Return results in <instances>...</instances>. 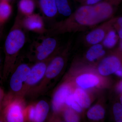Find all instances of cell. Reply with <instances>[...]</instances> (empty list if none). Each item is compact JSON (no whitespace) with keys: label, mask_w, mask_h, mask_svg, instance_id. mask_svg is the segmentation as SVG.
<instances>
[{"label":"cell","mask_w":122,"mask_h":122,"mask_svg":"<svg viewBox=\"0 0 122 122\" xmlns=\"http://www.w3.org/2000/svg\"><path fill=\"white\" fill-rule=\"evenodd\" d=\"M75 101L82 108H87L91 104L89 97L83 90L77 89L74 94Z\"/></svg>","instance_id":"d6986e66"},{"label":"cell","mask_w":122,"mask_h":122,"mask_svg":"<svg viewBox=\"0 0 122 122\" xmlns=\"http://www.w3.org/2000/svg\"><path fill=\"white\" fill-rule=\"evenodd\" d=\"M75 102L73 94H71L66 98L65 103L68 106H71L72 103Z\"/></svg>","instance_id":"484cf974"},{"label":"cell","mask_w":122,"mask_h":122,"mask_svg":"<svg viewBox=\"0 0 122 122\" xmlns=\"http://www.w3.org/2000/svg\"><path fill=\"white\" fill-rule=\"evenodd\" d=\"M49 111L48 103L41 100L35 105L30 107L29 109L28 117L30 121L42 122L46 118Z\"/></svg>","instance_id":"30bf717a"},{"label":"cell","mask_w":122,"mask_h":122,"mask_svg":"<svg viewBox=\"0 0 122 122\" xmlns=\"http://www.w3.org/2000/svg\"><path fill=\"white\" fill-rule=\"evenodd\" d=\"M30 69L26 63L16 62L10 75V92L7 99H10L8 101L19 99L23 85L30 73Z\"/></svg>","instance_id":"3957f363"},{"label":"cell","mask_w":122,"mask_h":122,"mask_svg":"<svg viewBox=\"0 0 122 122\" xmlns=\"http://www.w3.org/2000/svg\"><path fill=\"white\" fill-rule=\"evenodd\" d=\"M3 117L2 114V109H0V121H3Z\"/></svg>","instance_id":"1f68e13d"},{"label":"cell","mask_w":122,"mask_h":122,"mask_svg":"<svg viewBox=\"0 0 122 122\" xmlns=\"http://www.w3.org/2000/svg\"><path fill=\"white\" fill-rule=\"evenodd\" d=\"M21 99L9 101L8 104L2 113L4 121L8 122H22L25 120Z\"/></svg>","instance_id":"52a82bcc"},{"label":"cell","mask_w":122,"mask_h":122,"mask_svg":"<svg viewBox=\"0 0 122 122\" xmlns=\"http://www.w3.org/2000/svg\"><path fill=\"white\" fill-rule=\"evenodd\" d=\"M102 0H77L82 5H92L96 4Z\"/></svg>","instance_id":"d4e9b609"},{"label":"cell","mask_w":122,"mask_h":122,"mask_svg":"<svg viewBox=\"0 0 122 122\" xmlns=\"http://www.w3.org/2000/svg\"><path fill=\"white\" fill-rule=\"evenodd\" d=\"M23 17L18 14L5 41V59L2 79L7 81L17 61L18 56L26 41V35L22 25Z\"/></svg>","instance_id":"7a4b0ae2"},{"label":"cell","mask_w":122,"mask_h":122,"mask_svg":"<svg viewBox=\"0 0 122 122\" xmlns=\"http://www.w3.org/2000/svg\"><path fill=\"white\" fill-rule=\"evenodd\" d=\"M2 33V26H0V40L1 38Z\"/></svg>","instance_id":"d6a6232c"},{"label":"cell","mask_w":122,"mask_h":122,"mask_svg":"<svg viewBox=\"0 0 122 122\" xmlns=\"http://www.w3.org/2000/svg\"><path fill=\"white\" fill-rule=\"evenodd\" d=\"M122 81L120 82V83L119 84L118 86V90L120 92H122Z\"/></svg>","instance_id":"4dcf8cb0"},{"label":"cell","mask_w":122,"mask_h":122,"mask_svg":"<svg viewBox=\"0 0 122 122\" xmlns=\"http://www.w3.org/2000/svg\"><path fill=\"white\" fill-rule=\"evenodd\" d=\"M51 58V56L44 61L36 62L30 69V73L23 85L19 99H23L40 82L44 77L47 68V62Z\"/></svg>","instance_id":"5b68a950"},{"label":"cell","mask_w":122,"mask_h":122,"mask_svg":"<svg viewBox=\"0 0 122 122\" xmlns=\"http://www.w3.org/2000/svg\"><path fill=\"white\" fill-rule=\"evenodd\" d=\"M119 39L117 31L114 28L110 30L102 41L103 45L106 48H113L117 43Z\"/></svg>","instance_id":"ffe728a7"},{"label":"cell","mask_w":122,"mask_h":122,"mask_svg":"<svg viewBox=\"0 0 122 122\" xmlns=\"http://www.w3.org/2000/svg\"><path fill=\"white\" fill-rule=\"evenodd\" d=\"M21 23L25 30L41 35L46 33L47 31L43 18L37 14L33 13L31 15L22 17Z\"/></svg>","instance_id":"9c48e42d"},{"label":"cell","mask_w":122,"mask_h":122,"mask_svg":"<svg viewBox=\"0 0 122 122\" xmlns=\"http://www.w3.org/2000/svg\"><path fill=\"white\" fill-rule=\"evenodd\" d=\"M1 62H2V59H1V56L0 55V65L1 64Z\"/></svg>","instance_id":"836d02e7"},{"label":"cell","mask_w":122,"mask_h":122,"mask_svg":"<svg viewBox=\"0 0 122 122\" xmlns=\"http://www.w3.org/2000/svg\"><path fill=\"white\" fill-rule=\"evenodd\" d=\"M117 18H111L89 32L85 37L86 41L91 45L99 44L102 41L109 30L114 28Z\"/></svg>","instance_id":"8992f818"},{"label":"cell","mask_w":122,"mask_h":122,"mask_svg":"<svg viewBox=\"0 0 122 122\" xmlns=\"http://www.w3.org/2000/svg\"><path fill=\"white\" fill-rule=\"evenodd\" d=\"M76 83L82 88H90L98 84L99 80L97 77L91 74H84L78 76L76 79Z\"/></svg>","instance_id":"9a60e30c"},{"label":"cell","mask_w":122,"mask_h":122,"mask_svg":"<svg viewBox=\"0 0 122 122\" xmlns=\"http://www.w3.org/2000/svg\"><path fill=\"white\" fill-rule=\"evenodd\" d=\"M116 24L120 28H122V17L117 18V20L115 22Z\"/></svg>","instance_id":"f1b7e54d"},{"label":"cell","mask_w":122,"mask_h":122,"mask_svg":"<svg viewBox=\"0 0 122 122\" xmlns=\"http://www.w3.org/2000/svg\"><path fill=\"white\" fill-rule=\"evenodd\" d=\"M113 111L115 118L116 122H122V105L119 103H116L114 105Z\"/></svg>","instance_id":"603a6c76"},{"label":"cell","mask_w":122,"mask_h":122,"mask_svg":"<svg viewBox=\"0 0 122 122\" xmlns=\"http://www.w3.org/2000/svg\"><path fill=\"white\" fill-rule=\"evenodd\" d=\"M65 61L62 56H58L53 58L47 66L42 79H51L56 77L61 73Z\"/></svg>","instance_id":"7c38bea8"},{"label":"cell","mask_w":122,"mask_h":122,"mask_svg":"<svg viewBox=\"0 0 122 122\" xmlns=\"http://www.w3.org/2000/svg\"><path fill=\"white\" fill-rule=\"evenodd\" d=\"M122 0H105L94 5L95 9L102 22L113 17Z\"/></svg>","instance_id":"ba28073f"},{"label":"cell","mask_w":122,"mask_h":122,"mask_svg":"<svg viewBox=\"0 0 122 122\" xmlns=\"http://www.w3.org/2000/svg\"><path fill=\"white\" fill-rule=\"evenodd\" d=\"M4 97V92L0 88V109H2V103Z\"/></svg>","instance_id":"83f0119b"},{"label":"cell","mask_w":122,"mask_h":122,"mask_svg":"<svg viewBox=\"0 0 122 122\" xmlns=\"http://www.w3.org/2000/svg\"><path fill=\"white\" fill-rule=\"evenodd\" d=\"M64 116L65 119L67 122H77L79 120L77 115L71 110H66Z\"/></svg>","instance_id":"cb8c5ba5"},{"label":"cell","mask_w":122,"mask_h":122,"mask_svg":"<svg viewBox=\"0 0 122 122\" xmlns=\"http://www.w3.org/2000/svg\"><path fill=\"white\" fill-rule=\"evenodd\" d=\"M35 8L34 0H20L18 4V10L23 16L31 15L34 13Z\"/></svg>","instance_id":"ac0fdd59"},{"label":"cell","mask_w":122,"mask_h":122,"mask_svg":"<svg viewBox=\"0 0 122 122\" xmlns=\"http://www.w3.org/2000/svg\"><path fill=\"white\" fill-rule=\"evenodd\" d=\"M70 106L72 107V108L74 109L75 110L78 112H81L82 111L81 107L80 106L76 101L73 103Z\"/></svg>","instance_id":"4316f807"},{"label":"cell","mask_w":122,"mask_h":122,"mask_svg":"<svg viewBox=\"0 0 122 122\" xmlns=\"http://www.w3.org/2000/svg\"><path fill=\"white\" fill-rule=\"evenodd\" d=\"M12 8L7 0H0V26H2L12 14Z\"/></svg>","instance_id":"e0dca14e"},{"label":"cell","mask_w":122,"mask_h":122,"mask_svg":"<svg viewBox=\"0 0 122 122\" xmlns=\"http://www.w3.org/2000/svg\"><path fill=\"white\" fill-rule=\"evenodd\" d=\"M102 22L93 5H82L66 19L53 25L46 34L47 36H53L83 31Z\"/></svg>","instance_id":"6da1fadb"},{"label":"cell","mask_w":122,"mask_h":122,"mask_svg":"<svg viewBox=\"0 0 122 122\" xmlns=\"http://www.w3.org/2000/svg\"><path fill=\"white\" fill-rule=\"evenodd\" d=\"M57 45V39L53 36L41 38L32 44L29 59L35 63L45 60L52 55Z\"/></svg>","instance_id":"277c9868"},{"label":"cell","mask_w":122,"mask_h":122,"mask_svg":"<svg viewBox=\"0 0 122 122\" xmlns=\"http://www.w3.org/2000/svg\"><path fill=\"white\" fill-rule=\"evenodd\" d=\"M106 52L102 44H95L89 49L86 54V57L90 61H93L104 56Z\"/></svg>","instance_id":"2e32d148"},{"label":"cell","mask_w":122,"mask_h":122,"mask_svg":"<svg viewBox=\"0 0 122 122\" xmlns=\"http://www.w3.org/2000/svg\"><path fill=\"white\" fill-rule=\"evenodd\" d=\"M121 62L118 57L111 55L103 59L99 65V73L103 76H107L115 73L121 68Z\"/></svg>","instance_id":"8fae6325"},{"label":"cell","mask_w":122,"mask_h":122,"mask_svg":"<svg viewBox=\"0 0 122 122\" xmlns=\"http://www.w3.org/2000/svg\"><path fill=\"white\" fill-rule=\"evenodd\" d=\"M38 4L41 12L46 17L52 18L57 14L55 0H39Z\"/></svg>","instance_id":"5bb4252c"},{"label":"cell","mask_w":122,"mask_h":122,"mask_svg":"<svg viewBox=\"0 0 122 122\" xmlns=\"http://www.w3.org/2000/svg\"><path fill=\"white\" fill-rule=\"evenodd\" d=\"M105 110L100 105H97L92 107L87 112V117L93 120H99L105 117Z\"/></svg>","instance_id":"44dd1931"},{"label":"cell","mask_w":122,"mask_h":122,"mask_svg":"<svg viewBox=\"0 0 122 122\" xmlns=\"http://www.w3.org/2000/svg\"><path fill=\"white\" fill-rule=\"evenodd\" d=\"M70 92V89L66 86H63L56 91L53 98L52 107L55 112H57L65 102L66 98Z\"/></svg>","instance_id":"4fadbf2b"},{"label":"cell","mask_w":122,"mask_h":122,"mask_svg":"<svg viewBox=\"0 0 122 122\" xmlns=\"http://www.w3.org/2000/svg\"><path fill=\"white\" fill-rule=\"evenodd\" d=\"M116 74L118 75V76H120V77H122V68H120V69H119L117 71L115 72Z\"/></svg>","instance_id":"f546056e"},{"label":"cell","mask_w":122,"mask_h":122,"mask_svg":"<svg viewBox=\"0 0 122 122\" xmlns=\"http://www.w3.org/2000/svg\"><path fill=\"white\" fill-rule=\"evenodd\" d=\"M58 12L66 17L72 13V9L68 0H55Z\"/></svg>","instance_id":"7402d4cb"}]
</instances>
